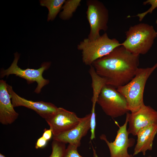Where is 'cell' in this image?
<instances>
[{
  "label": "cell",
  "mask_w": 157,
  "mask_h": 157,
  "mask_svg": "<svg viewBox=\"0 0 157 157\" xmlns=\"http://www.w3.org/2000/svg\"><path fill=\"white\" fill-rule=\"evenodd\" d=\"M139 57L120 46L92 65L97 74L105 80L106 85L117 88L134 77L139 68Z\"/></svg>",
  "instance_id": "1"
},
{
  "label": "cell",
  "mask_w": 157,
  "mask_h": 157,
  "mask_svg": "<svg viewBox=\"0 0 157 157\" xmlns=\"http://www.w3.org/2000/svg\"><path fill=\"white\" fill-rule=\"evenodd\" d=\"M157 68V63L151 67L138 68L134 77L128 83L118 87L117 91L126 99L131 113L138 110L144 105L143 94L146 82Z\"/></svg>",
  "instance_id": "2"
},
{
  "label": "cell",
  "mask_w": 157,
  "mask_h": 157,
  "mask_svg": "<svg viewBox=\"0 0 157 157\" xmlns=\"http://www.w3.org/2000/svg\"><path fill=\"white\" fill-rule=\"evenodd\" d=\"M126 39L121 46L135 55L147 53L152 46L157 36L154 27L140 23L130 27L126 32Z\"/></svg>",
  "instance_id": "3"
},
{
  "label": "cell",
  "mask_w": 157,
  "mask_h": 157,
  "mask_svg": "<svg viewBox=\"0 0 157 157\" xmlns=\"http://www.w3.org/2000/svg\"><path fill=\"white\" fill-rule=\"evenodd\" d=\"M120 46L121 43L118 40L109 38L107 33H105L93 40L85 38L77 45V48L81 51L83 63L90 66L96 60L107 55Z\"/></svg>",
  "instance_id": "4"
},
{
  "label": "cell",
  "mask_w": 157,
  "mask_h": 157,
  "mask_svg": "<svg viewBox=\"0 0 157 157\" xmlns=\"http://www.w3.org/2000/svg\"><path fill=\"white\" fill-rule=\"evenodd\" d=\"M97 103L107 115L112 118L122 116L129 111L124 97L115 88L107 85L102 88Z\"/></svg>",
  "instance_id": "5"
},
{
  "label": "cell",
  "mask_w": 157,
  "mask_h": 157,
  "mask_svg": "<svg viewBox=\"0 0 157 157\" xmlns=\"http://www.w3.org/2000/svg\"><path fill=\"white\" fill-rule=\"evenodd\" d=\"M20 55L17 52L14 53V59L10 66L7 69H1L0 76L2 78L5 76H7L10 74H15L26 79L28 84L32 83L35 81L38 84L37 86L34 90L36 93H40L42 88L49 83L48 80L44 79L42 76V74L44 70H47L51 65L50 62L43 63L41 67L37 69L27 68L22 69L17 65V63Z\"/></svg>",
  "instance_id": "6"
},
{
  "label": "cell",
  "mask_w": 157,
  "mask_h": 157,
  "mask_svg": "<svg viewBox=\"0 0 157 157\" xmlns=\"http://www.w3.org/2000/svg\"><path fill=\"white\" fill-rule=\"evenodd\" d=\"M86 5V17L90 27L88 38L93 40L100 36V31L107 30L108 11L101 2L97 0H88Z\"/></svg>",
  "instance_id": "7"
},
{
  "label": "cell",
  "mask_w": 157,
  "mask_h": 157,
  "mask_svg": "<svg viewBox=\"0 0 157 157\" xmlns=\"http://www.w3.org/2000/svg\"><path fill=\"white\" fill-rule=\"evenodd\" d=\"M128 124V117H126L124 124L119 126L115 140L113 142H110L106 135L102 134L99 137L100 139L106 143L110 152V157H133V156L129 154V148L133 147L135 140L133 138H129L127 128Z\"/></svg>",
  "instance_id": "8"
},
{
  "label": "cell",
  "mask_w": 157,
  "mask_h": 157,
  "mask_svg": "<svg viewBox=\"0 0 157 157\" xmlns=\"http://www.w3.org/2000/svg\"><path fill=\"white\" fill-rule=\"evenodd\" d=\"M81 119L74 112L59 107L55 113L45 119L53 136H56L74 128Z\"/></svg>",
  "instance_id": "9"
},
{
  "label": "cell",
  "mask_w": 157,
  "mask_h": 157,
  "mask_svg": "<svg viewBox=\"0 0 157 157\" xmlns=\"http://www.w3.org/2000/svg\"><path fill=\"white\" fill-rule=\"evenodd\" d=\"M126 114L129 125L128 132L134 136L142 129L157 124V111L149 106L144 104L138 111Z\"/></svg>",
  "instance_id": "10"
},
{
  "label": "cell",
  "mask_w": 157,
  "mask_h": 157,
  "mask_svg": "<svg viewBox=\"0 0 157 157\" xmlns=\"http://www.w3.org/2000/svg\"><path fill=\"white\" fill-rule=\"evenodd\" d=\"M7 89L14 107L23 106L32 109L45 119L54 114L58 109V107L51 103L34 101L19 96L13 91L12 86L8 84Z\"/></svg>",
  "instance_id": "11"
},
{
  "label": "cell",
  "mask_w": 157,
  "mask_h": 157,
  "mask_svg": "<svg viewBox=\"0 0 157 157\" xmlns=\"http://www.w3.org/2000/svg\"><path fill=\"white\" fill-rule=\"evenodd\" d=\"M91 116L90 113L81 118L79 122L75 127L58 135L53 136V140L79 147L82 138L90 130Z\"/></svg>",
  "instance_id": "12"
},
{
  "label": "cell",
  "mask_w": 157,
  "mask_h": 157,
  "mask_svg": "<svg viewBox=\"0 0 157 157\" xmlns=\"http://www.w3.org/2000/svg\"><path fill=\"white\" fill-rule=\"evenodd\" d=\"M11 98L7 89L6 81L0 80V122L4 125L10 124L18 118V113L14 110Z\"/></svg>",
  "instance_id": "13"
},
{
  "label": "cell",
  "mask_w": 157,
  "mask_h": 157,
  "mask_svg": "<svg viewBox=\"0 0 157 157\" xmlns=\"http://www.w3.org/2000/svg\"><path fill=\"white\" fill-rule=\"evenodd\" d=\"M157 133V124H152L141 129L138 132L137 142L133 156L142 152L144 156L147 150H151L153 141Z\"/></svg>",
  "instance_id": "14"
},
{
  "label": "cell",
  "mask_w": 157,
  "mask_h": 157,
  "mask_svg": "<svg viewBox=\"0 0 157 157\" xmlns=\"http://www.w3.org/2000/svg\"><path fill=\"white\" fill-rule=\"evenodd\" d=\"M65 0H42L40 1L42 6H45L48 9L49 13L47 21L53 20L62 9Z\"/></svg>",
  "instance_id": "15"
},
{
  "label": "cell",
  "mask_w": 157,
  "mask_h": 157,
  "mask_svg": "<svg viewBox=\"0 0 157 157\" xmlns=\"http://www.w3.org/2000/svg\"><path fill=\"white\" fill-rule=\"evenodd\" d=\"M80 0H66L62 9L63 11L59 14V17L64 20H68L72 17L73 13L80 5Z\"/></svg>",
  "instance_id": "16"
},
{
  "label": "cell",
  "mask_w": 157,
  "mask_h": 157,
  "mask_svg": "<svg viewBox=\"0 0 157 157\" xmlns=\"http://www.w3.org/2000/svg\"><path fill=\"white\" fill-rule=\"evenodd\" d=\"M52 152L48 157H63L66 149L65 144L53 140L51 143Z\"/></svg>",
  "instance_id": "17"
},
{
  "label": "cell",
  "mask_w": 157,
  "mask_h": 157,
  "mask_svg": "<svg viewBox=\"0 0 157 157\" xmlns=\"http://www.w3.org/2000/svg\"><path fill=\"white\" fill-rule=\"evenodd\" d=\"M143 4L144 5L147 4H150L151 6L147 11L142 13H138L135 16L138 17L140 21H142L147 14L151 13L155 9L157 8V0H147L144 2Z\"/></svg>",
  "instance_id": "18"
},
{
  "label": "cell",
  "mask_w": 157,
  "mask_h": 157,
  "mask_svg": "<svg viewBox=\"0 0 157 157\" xmlns=\"http://www.w3.org/2000/svg\"><path fill=\"white\" fill-rule=\"evenodd\" d=\"M78 148L74 145L69 144L65 149L63 157H84L78 153Z\"/></svg>",
  "instance_id": "19"
},
{
  "label": "cell",
  "mask_w": 157,
  "mask_h": 157,
  "mask_svg": "<svg viewBox=\"0 0 157 157\" xmlns=\"http://www.w3.org/2000/svg\"><path fill=\"white\" fill-rule=\"evenodd\" d=\"M42 136L38 139L36 143L35 148L38 149L39 148H43L47 145V142Z\"/></svg>",
  "instance_id": "20"
},
{
  "label": "cell",
  "mask_w": 157,
  "mask_h": 157,
  "mask_svg": "<svg viewBox=\"0 0 157 157\" xmlns=\"http://www.w3.org/2000/svg\"><path fill=\"white\" fill-rule=\"evenodd\" d=\"M53 135L52 131L50 129H47L45 128L44 130V132L42 136L46 140L48 141L51 138Z\"/></svg>",
  "instance_id": "21"
},
{
  "label": "cell",
  "mask_w": 157,
  "mask_h": 157,
  "mask_svg": "<svg viewBox=\"0 0 157 157\" xmlns=\"http://www.w3.org/2000/svg\"><path fill=\"white\" fill-rule=\"evenodd\" d=\"M91 144L92 145V149L93 152V157H99L97 155V154L95 149L94 148L91 143Z\"/></svg>",
  "instance_id": "22"
},
{
  "label": "cell",
  "mask_w": 157,
  "mask_h": 157,
  "mask_svg": "<svg viewBox=\"0 0 157 157\" xmlns=\"http://www.w3.org/2000/svg\"><path fill=\"white\" fill-rule=\"evenodd\" d=\"M0 157H6L4 155L2 154H0Z\"/></svg>",
  "instance_id": "23"
},
{
  "label": "cell",
  "mask_w": 157,
  "mask_h": 157,
  "mask_svg": "<svg viewBox=\"0 0 157 157\" xmlns=\"http://www.w3.org/2000/svg\"><path fill=\"white\" fill-rule=\"evenodd\" d=\"M156 23L157 24V19L156 20ZM156 32V34H157V30Z\"/></svg>",
  "instance_id": "24"
},
{
  "label": "cell",
  "mask_w": 157,
  "mask_h": 157,
  "mask_svg": "<svg viewBox=\"0 0 157 157\" xmlns=\"http://www.w3.org/2000/svg\"><path fill=\"white\" fill-rule=\"evenodd\" d=\"M147 157H152L151 156H147Z\"/></svg>",
  "instance_id": "25"
}]
</instances>
